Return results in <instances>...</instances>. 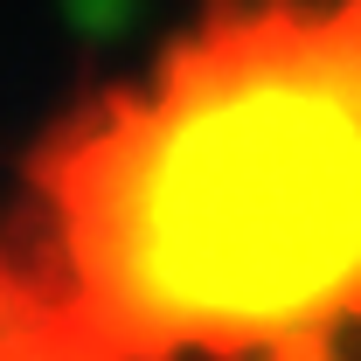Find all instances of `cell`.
<instances>
[{
	"instance_id": "obj_1",
	"label": "cell",
	"mask_w": 361,
	"mask_h": 361,
	"mask_svg": "<svg viewBox=\"0 0 361 361\" xmlns=\"http://www.w3.org/2000/svg\"><path fill=\"white\" fill-rule=\"evenodd\" d=\"M0 361L361 348V0H216L28 160Z\"/></svg>"
}]
</instances>
